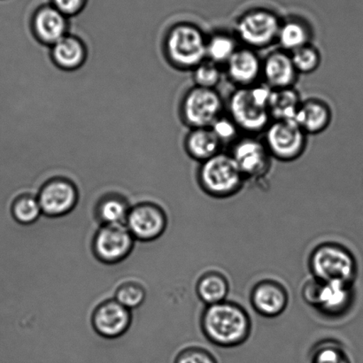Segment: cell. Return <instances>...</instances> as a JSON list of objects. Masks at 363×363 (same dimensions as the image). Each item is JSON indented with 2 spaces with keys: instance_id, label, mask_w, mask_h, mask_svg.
I'll list each match as a JSON object with an SVG mask.
<instances>
[{
  "instance_id": "10",
  "label": "cell",
  "mask_w": 363,
  "mask_h": 363,
  "mask_svg": "<svg viewBox=\"0 0 363 363\" xmlns=\"http://www.w3.org/2000/svg\"><path fill=\"white\" fill-rule=\"evenodd\" d=\"M230 155L245 181L264 179L272 169V155L264 142L255 137L238 138Z\"/></svg>"
},
{
  "instance_id": "28",
  "label": "cell",
  "mask_w": 363,
  "mask_h": 363,
  "mask_svg": "<svg viewBox=\"0 0 363 363\" xmlns=\"http://www.w3.org/2000/svg\"><path fill=\"white\" fill-rule=\"evenodd\" d=\"M11 213L16 222L24 225L35 223L43 213L38 198L30 194H23L14 199Z\"/></svg>"
},
{
  "instance_id": "22",
  "label": "cell",
  "mask_w": 363,
  "mask_h": 363,
  "mask_svg": "<svg viewBox=\"0 0 363 363\" xmlns=\"http://www.w3.org/2000/svg\"><path fill=\"white\" fill-rule=\"evenodd\" d=\"M230 293V282L226 276L216 270H210L199 277L196 294L206 306L226 301Z\"/></svg>"
},
{
  "instance_id": "7",
  "label": "cell",
  "mask_w": 363,
  "mask_h": 363,
  "mask_svg": "<svg viewBox=\"0 0 363 363\" xmlns=\"http://www.w3.org/2000/svg\"><path fill=\"white\" fill-rule=\"evenodd\" d=\"M224 102L216 89L191 86L180 103L181 119L189 129L211 127L223 116Z\"/></svg>"
},
{
  "instance_id": "20",
  "label": "cell",
  "mask_w": 363,
  "mask_h": 363,
  "mask_svg": "<svg viewBox=\"0 0 363 363\" xmlns=\"http://www.w3.org/2000/svg\"><path fill=\"white\" fill-rule=\"evenodd\" d=\"M222 145L210 127L189 129L184 140L188 157L199 163L218 155Z\"/></svg>"
},
{
  "instance_id": "30",
  "label": "cell",
  "mask_w": 363,
  "mask_h": 363,
  "mask_svg": "<svg viewBox=\"0 0 363 363\" xmlns=\"http://www.w3.org/2000/svg\"><path fill=\"white\" fill-rule=\"evenodd\" d=\"M191 72L192 82L196 86L216 89L222 81L223 72L220 66L208 59L203 60Z\"/></svg>"
},
{
  "instance_id": "32",
  "label": "cell",
  "mask_w": 363,
  "mask_h": 363,
  "mask_svg": "<svg viewBox=\"0 0 363 363\" xmlns=\"http://www.w3.org/2000/svg\"><path fill=\"white\" fill-rule=\"evenodd\" d=\"M210 128L223 145L234 144L238 140V133H240V130L238 129L237 124L233 122L230 116L223 115Z\"/></svg>"
},
{
  "instance_id": "34",
  "label": "cell",
  "mask_w": 363,
  "mask_h": 363,
  "mask_svg": "<svg viewBox=\"0 0 363 363\" xmlns=\"http://www.w3.org/2000/svg\"><path fill=\"white\" fill-rule=\"evenodd\" d=\"M88 0H51V5L67 17H73L80 13L86 6Z\"/></svg>"
},
{
  "instance_id": "12",
  "label": "cell",
  "mask_w": 363,
  "mask_h": 363,
  "mask_svg": "<svg viewBox=\"0 0 363 363\" xmlns=\"http://www.w3.org/2000/svg\"><path fill=\"white\" fill-rule=\"evenodd\" d=\"M134 237L124 224L103 225L94 240V251L99 261L104 263L122 262L134 247Z\"/></svg>"
},
{
  "instance_id": "18",
  "label": "cell",
  "mask_w": 363,
  "mask_h": 363,
  "mask_svg": "<svg viewBox=\"0 0 363 363\" xmlns=\"http://www.w3.org/2000/svg\"><path fill=\"white\" fill-rule=\"evenodd\" d=\"M291 52L277 50L262 60V77L272 89L294 87L298 76Z\"/></svg>"
},
{
  "instance_id": "19",
  "label": "cell",
  "mask_w": 363,
  "mask_h": 363,
  "mask_svg": "<svg viewBox=\"0 0 363 363\" xmlns=\"http://www.w3.org/2000/svg\"><path fill=\"white\" fill-rule=\"evenodd\" d=\"M294 121L308 135H318L332 123V108L322 99H308L302 101Z\"/></svg>"
},
{
  "instance_id": "6",
  "label": "cell",
  "mask_w": 363,
  "mask_h": 363,
  "mask_svg": "<svg viewBox=\"0 0 363 363\" xmlns=\"http://www.w3.org/2000/svg\"><path fill=\"white\" fill-rule=\"evenodd\" d=\"M302 297L311 308L329 318H339L354 303V284L325 282L312 277L302 288Z\"/></svg>"
},
{
  "instance_id": "2",
  "label": "cell",
  "mask_w": 363,
  "mask_h": 363,
  "mask_svg": "<svg viewBox=\"0 0 363 363\" xmlns=\"http://www.w3.org/2000/svg\"><path fill=\"white\" fill-rule=\"evenodd\" d=\"M272 89L265 83L238 87L228 101L229 116L240 131L256 135L272 122L269 103Z\"/></svg>"
},
{
  "instance_id": "15",
  "label": "cell",
  "mask_w": 363,
  "mask_h": 363,
  "mask_svg": "<svg viewBox=\"0 0 363 363\" xmlns=\"http://www.w3.org/2000/svg\"><path fill=\"white\" fill-rule=\"evenodd\" d=\"M31 27L38 40L51 48L69 33V19L51 4H45L35 10Z\"/></svg>"
},
{
  "instance_id": "25",
  "label": "cell",
  "mask_w": 363,
  "mask_h": 363,
  "mask_svg": "<svg viewBox=\"0 0 363 363\" xmlns=\"http://www.w3.org/2000/svg\"><path fill=\"white\" fill-rule=\"evenodd\" d=\"M97 213L103 225H115L126 223L130 206L120 195L109 194L99 201Z\"/></svg>"
},
{
  "instance_id": "27",
  "label": "cell",
  "mask_w": 363,
  "mask_h": 363,
  "mask_svg": "<svg viewBox=\"0 0 363 363\" xmlns=\"http://www.w3.org/2000/svg\"><path fill=\"white\" fill-rule=\"evenodd\" d=\"M238 48L233 35L226 33L213 34L206 42V59L219 66L225 65Z\"/></svg>"
},
{
  "instance_id": "24",
  "label": "cell",
  "mask_w": 363,
  "mask_h": 363,
  "mask_svg": "<svg viewBox=\"0 0 363 363\" xmlns=\"http://www.w3.org/2000/svg\"><path fill=\"white\" fill-rule=\"evenodd\" d=\"M312 32L305 21L289 19L281 23L277 42L281 49L293 52L302 46L311 44Z\"/></svg>"
},
{
  "instance_id": "14",
  "label": "cell",
  "mask_w": 363,
  "mask_h": 363,
  "mask_svg": "<svg viewBox=\"0 0 363 363\" xmlns=\"http://www.w3.org/2000/svg\"><path fill=\"white\" fill-rule=\"evenodd\" d=\"M250 303L259 315L275 318L286 311L289 294L286 288L276 280H262L252 287Z\"/></svg>"
},
{
  "instance_id": "9",
  "label": "cell",
  "mask_w": 363,
  "mask_h": 363,
  "mask_svg": "<svg viewBox=\"0 0 363 363\" xmlns=\"http://www.w3.org/2000/svg\"><path fill=\"white\" fill-rule=\"evenodd\" d=\"M281 23L277 14L269 10L248 11L238 21L237 35L249 48H266L277 40Z\"/></svg>"
},
{
  "instance_id": "5",
  "label": "cell",
  "mask_w": 363,
  "mask_h": 363,
  "mask_svg": "<svg viewBox=\"0 0 363 363\" xmlns=\"http://www.w3.org/2000/svg\"><path fill=\"white\" fill-rule=\"evenodd\" d=\"M197 180L201 190L215 199L233 197L245 182L233 156L223 152L199 163Z\"/></svg>"
},
{
  "instance_id": "1",
  "label": "cell",
  "mask_w": 363,
  "mask_h": 363,
  "mask_svg": "<svg viewBox=\"0 0 363 363\" xmlns=\"http://www.w3.org/2000/svg\"><path fill=\"white\" fill-rule=\"evenodd\" d=\"M201 328L206 339L216 347L241 346L252 333V320L247 311L234 301L206 306L201 316Z\"/></svg>"
},
{
  "instance_id": "23",
  "label": "cell",
  "mask_w": 363,
  "mask_h": 363,
  "mask_svg": "<svg viewBox=\"0 0 363 363\" xmlns=\"http://www.w3.org/2000/svg\"><path fill=\"white\" fill-rule=\"evenodd\" d=\"M300 92L294 87L272 89L269 111L272 120H294L301 105Z\"/></svg>"
},
{
  "instance_id": "17",
  "label": "cell",
  "mask_w": 363,
  "mask_h": 363,
  "mask_svg": "<svg viewBox=\"0 0 363 363\" xmlns=\"http://www.w3.org/2000/svg\"><path fill=\"white\" fill-rule=\"evenodd\" d=\"M224 66L228 78L237 87L251 86L262 77V60L247 46L238 48Z\"/></svg>"
},
{
  "instance_id": "13",
  "label": "cell",
  "mask_w": 363,
  "mask_h": 363,
  "mask_svg": "<svg viewBox=\"0 0 363 363\" xmlns=\"http://www.w3.org/2000/svg\"><path fill=\"white\" fill-rule=\"evenodd\" d=\"M126 226L136 240L152 241L164 233L167 217L159 206L148 202L140 203L130 208Z\"/></svg>"
},
{
  "instance_id": "8",
  "label": "cell",
  "mask_w": 363,
  "mask_h": 363,
  "mask_svg": "<svg viewBox=\"0 0 363 363\" xmlns=\"http://www.w3.org/2000/svg\"><path fill=\"white\" fill-rule=\"evenodd\" d=\"M308 135L294 120H272L265 130V145L272 158L296 161L303 155Z\"/></svg>"
},
{
  "instance_id": "11",
  "label": "cell",
  "mask_w": 363,
  "mask_h": 363,
  "mask_svg": "<svg viewBox=\"0 0 363 363\" xmlns=\"http://www.w3.org/2000/svg\"><path fill=\"white\" fill-rule=\"evenodd\" d=\"M37 198L44 215L60 217L72 211L77 204L79 192L72 180L55 177L42 185Z\"/></svg>"
},
{
  "instance_id": "16",
  "label": "cell",
  "mask_w": 363,
  "mask_h": 363,
  "mask_svg": "<svg viewBox=\"0 0 363 363\" xmlns=\"http://www.w3.org/2000/svg\"><path fill=\"white\" fill-rule=\"evenodd\" d=\"M130 322V309L116 300L103 302L92 316V325L96 332L108 339L122 336L129 329Z\"/></svg>"
},
{
  "instance_id": "26",
  "label": "cell",
  "mask_w": 363,
  "mask_h": 363,
  "mask_svg": "<svg viewBox=\"0 0 363 363\" xmlns=\"http://www.w3.org/2000/svg\"><path fill=\"white\" fill-rule=\"evenodd\" d=\"M311 363H352L346 347L340 341L327 339L319 341L313 347Z\"/></svg>"
},
{
  "instance_id": "33",
  "label": "cell",
  "mask_w": 363,
  "mask_h": 363,
  "mask_svg": "<svg viewBox=\"0 0 363 363\" xmlns=\"http://www.w3.org/2000/svg\"><path fill=\"white\" fill-rule=\"evenodd\" d=\"M175 363H218L212 353L202 347H189L181 352Z\"/></svg>"
},
{
  "instance_id": "21",
  "label": "cell",
  "mask_w": 363,
  "mask_h": 363,
  "mask_svg": "<svg viewBox=\"0 0 363 363\" xmlns=\"http://www.w3.org/2000/svg\"><path fill=\"white\" fill-rule=\"evenodd\" d=\"M53 62L60 69L71 71L79 69L87 58V49L77 35L67 34L51 46Z\"/></svg>"
},
{
  "instance_id": "4",
  "label": "cell",
  "mask_w": 363,
  "mask_h": 363,
  "mask_svg": "<svg viewBox=\"0 0 363 363\" xmlns=\"http://www.w3.org/2000/svg\"><path fill=\"white\" fill-rule=\"evenodd\" d=\"M308 267L313 277L325 282L354 284L358 272L353 252L336 242H325L315 247Z\"/></svg>"
},
{
  "instance_id": "29",
  "label": "cell",
  "mask_w": 363,
  "mask_h": 363,
  "mask_svg": "<svg viewBox=\"0 0 363 363\" xmlns=\"http://www.w3.org/2000/svg\"><path fill=\"white\" fill-rule=\"evenodd\" d=\"M291 59L298 74L315 72L321 66L322 55L315 46L308 44L291 52Z\"/></svg>"
},
{
  "instance_id": "3",
  "label": "cell",
  "mask_w": 363,
  "mask_h": 363,
  "mask_svg": "<svg viewBox=\"0 0 363 363\" xmlns=\"http://www.w3.org/2000/svg\"><path fill=\"white\" fill-rule=\"evenodd\" d=\"M208 38L197 25L179 21L169 28L164 39V52L176 69L191 72L206 59Z\"/></svg>"
},
{
  "instance_id": "31",
  "label": "cell",
  "mask_w": 363,
  "mask_h": 363,
  "mask_svg": "<svg viewBox=\"0 0 363 363\" xmlns=\"http://www.w3.org/2000/svg\"><path fill=\"white\" fill-rule=\"evenodd\" d=\"M145 298L144 288L134 283L124 284L118 288L116 294V301L128 309L140 307Z\"/></svg>"
}]
</instances>
